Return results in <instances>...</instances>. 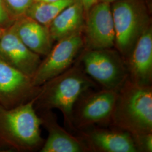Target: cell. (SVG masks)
<instances>
[{
	"label": "cell",
	"instance_id": "obj_1",
	"mask_svg": "<svg viewBox=\"0 0 152 152\" xmlns=\"http://www.w3.org/2000/svg\"><path fill=\"white\" fill-rule=\"evenodd\" d=\"M37 96L12 108L0 105L1 149L18 152L41 149L44 142L41 135V121L34 108Z\"/></svg>",
	"mask_w": 152,
	"mask_h": 152
},
{
	"label": "cell",
	"instance_id": "obj_2",
	"mask_svg": "<svg viewBox=\"0 0 152 152\" xmlns=\"http://www.w3.org/2000/svg\"><path fill=\"white\" fill-rule=\"evenodd\" d=\"M94 85L84 71L78 66H72L40 86L35 104L41 110L58 109L65 123L73 128L75 105L82 95Z\"/></svg>",
	"mask_w": 152,
	"mask_h": 152
},
{
	"label": "cell",
	"instance_id": "obj_3",
	"mask_svg": "<svg viewBox=\"0 0 152 152\" xmlns=\"http://www.w3.org/2000/svg\"><path fill=\"white\" fill-rule=\"evenodd\" d=\"M110 120L114 126L131 135L152 133L151 86L127 79L118 91Z\"/></svg>",
	"mask_w": 152,
	"mask_h": 152
},
{
	"label": "cell",
	"instance_id": "obj_4",
	"mask_svg": "<svg viewBox=\"0 0 152 152\" xmlns=\"http://www.w3.org/2000/svg\"><path fill=\"white\" fill-rule=\"evenodd\" d=\"M109 49H91L82 58L84 72L104 89L118 91L127 79L126 64Z\"/></svg>",
	"mask_w": 152,
	"mask_h": 152
},
{
	"label": "cell",
	"instance_id": "obj_5",
	"mask_svg": "<svg viewBox=\"0 0 152 152\" xmlns=\"http://www.w3.org/2000/svg\"><path fill=\"white\" fill-rule=\"evenodd\" d=\"M115 44L121 54L129 56L137 39L147 27L145 17L134 0H118L112 10Z\"/></svg>",
	"mask_w": 152,
	"mask_h": 152
},
{
	"label": "cell",
	"instance_id": "obj_6",
	"mask_svg": "<svg viewBox=\"0 0 152 152\" xmlns=\"http://www.w3.org/2000/svg\"><path fill=\"white\" fill-rule=\"evenodd\" d=\"M83 44L81 31L58 41L46 58L41 61L32 78L33 85L40 87L46 82L69 69Z\"/></svg>",
	"mask_w": 152,
	"mask_h": 152
},
{
	"label": "cell",
	"instance_id": "obj_7",
	"mask_svg": "<svg viewBox=\"0 0 152 152\" xmlns=\"http://www.w3.org/2000/svg\"><path fill=\"white\" fill-rule=\"evenodd\" d=\"M117 96L118 91L104 88L99 92H85L75 105L73 125L82 128L111 120Z\"/></svg>",
	"mask_w": 152,
	"mask_h": 152
},
{
	"label": "cell",
	"instance_id": "obj_8",
	"mask_svg": "<svg viewBox=\"0 0 152 152\" xmlns=\"http://www.w3.org/2000/svg\"><path fill=\"white\" fill-rule=\"evenodd\" d=\"M39 89L33 85L31 77L0 59V105L14 108L36 97Z\"/></svg>",
	"mask_w": 152,
	"mask_h": 152
},
{
	"label": "cell",
	"instance_id": "obj_9",
	"mask_svg": "<svg viewBox=\"0 0 152 152\" xmlns=\"http://www.w3.org/2000/svg\"><path fill=\"white\" fill-rule=\"evenodd\" d=\"M0 59L31 78L41 61L39 55L23 43L12 25L4 29L1 33Z\"/></svg>",
	"mask_w": 152,
	"mask_h": 152
},
{
	"label": "cell",
	"instance_id": "obj_10",
	"mask_svg": "<svg viewBox=\"0 0 152 152\" xmlns=\"http://www.w3.org/2000/svg\"><path fill=\"white\" fill-rule=\"evenodd\" d=\"M86 37L91 49H110L115 44V29L109 3L101 1L90 9Z\"/></svg>",
	"mask_w": 152,
	"mask_h": 152
},
{
	"label": "cell",
	"instance_id": "obj_11",
	"mask_svg": "<svg viewBox=\"0 0 152 152\" xmlns=\"http://www.w3.org/2000/svg\"><path fill=\"white\" fill-rule=\"evenodd\" d=\"M126 64L131 81L150 86L152 79V30L147 27L137 39Z\"/></svg>",
	"mask_w": 152,
	"mask_h": 152
},
{
	"label": "cell",
	"instance_id": "obj_12",
	"mask_svg": "<svg viewBox=\"0 0 152 152\" xmlns=\"http://www.w3.org/2000/svg\"><path fill=\"white\" fill-rule=\"evenodd\" d=\"M41 125L48 132V137L40 149L41 152H81L88 149L81 140L72 135L58 124L51 110H41Z\"/></svg>",
	"mask_w": 152,
	"mask_h": 152
},
{
	"label": "cell",
	"instance_id": "obj_13",
	"mask_svg": "<svg viewBox=\"0 0 152 152\" xmlns=\"http://www.w3.org/2000/svg\"><path fill=\"white\" fill-rule=\"evenodd\" d=\"M88 149L105 152H138L132 135L125 131L96 129L83 134Z\"/></svg>",
	"mask_w": 152,
	"mask_h": 152
},
{
	"label": "cell",
	"instance_id": "obj_14",
	"mask_svg": "<svg viewBox=\"0 0 152 152\" xmlns=\"http://www.w3.org/2000/svg\"><path fill=\"white\" fill-rule=\"evenodd\" d=\"M12 26L23 43L33 52L39 56L50 53L53 40L49 28L26 16L18 19Z\"/></svg>",
	"mask_w": 152,
	"mask_h": 152
},
{
	"label": "cell",
	"instance_id": "obj_15",
	"mask_svg": "<svg viewBox=\"0 0 152 152\" xmlns=\"http://www.w3.org/2000/svg\"><path fill=\"white\" fill-rule=\"evenodd\" d=\"M83 6L80 0L66 7L51 23L49 32L53 41H59L81 31L83 20Z\"/></svg>",
	"mask_w": 152,
	"mask_h": 152
},
{
	"label": "cell",
	"instance_id": "obj_16",
	"mask_svg": "<svg viewBox=\"0 0 152 152\" xmlns=\"http://www.w3.org/2000/svg\"><path fill=\"white\" fill-rule=\"evenodd\" d=\"M76 1L59 0L51 2L34 1L26 12L25 15L49 28L51 23L60 12Z\"/></svg>",
	"mask_w": 152,
	"mask_h": 152
},
{
	"label": "cell",
	"instance_id": "obj_17",
	"mask_svg": "<svg viewBox=\"0 0 152 152\" xmlns=\"http://www.w3.org/2000/svg\"><path fill=\"white\" fill-rule=\"evenodd\" d=\"M7 10L12 17H22L34 0H3Z\"/></svg>",
	"mask_w": 152,
	"mask_h": 152
},
{
	"label": "cell",
	"instance_id": "obj_18",
	"mask_svg": "<svg viewBox=\"0 0 152 152\" xmlns=\"http://www.w3.org/2000/svg\"><path fill=\"white\" fill-rule=\"evenodd\" d=\"M132 137L138 152H152V133L132 135Z\"/></svg>",
	"mask_w": 152,
	"mask_h": 152
},
{
	"label": "cell",
	"instance_id": "obj_19",
	"mask_svg": "<svg viewBox=\"0 0 152 152\" xmlns=\"http://www.w3.org/2000/svg\"><path fill=\"white\" fill-rule=\"evenodd\" d=\"M11 18L7 10L3 0H0V28L5 29L10 27L11 24Z\"/></svg>",
	"mask_w": 152,
	"mask_h": 152
},
{
	"label": "cell",
	"instance_id": "obj_20",
	"mask_svg": "<svg viewBox=\"0 0 152 152\" xmlns=\"http://www.w3.org/2000/svg\"><path fill=\"white\" fill-rule=\"evenodd\" d=\"M83 6L84 10L89 11L93 6L97 3L98 0H80Z\"/></svg>",
	"mask_w": 152,
	"mask_h": 152
},
{
	"label": "cell",
	"instance_id": "obj_21",
	"mask_svg": "<svg viewBox=\"0 0 152 152\" xmlns=\"http://www.w3.org/2000/svg\"><path fill=\"white\" fill-rule=\"evenodd\" d=\"M59 0H34V1H41V2H55Z\"/></svg>",
	"mask_w": 152,
	"mask_h": 152
},
{
	"label": "cell",
	"instance_id": "obj_22",
	"mask_svg": "<svg viewBox=\"0 0 152 152\" xmlns=\"http://www.w3.org/2000/svg\"><path fill=\"white\" fill-rule=\"evenodd\" d=\"M118 1V0H101V1L102 2H114V1Z\"/></svg>",
	"mask_w": 152,
	"mask_h": 152
},
{
	"label": "cell",
	"instance_id": "obj_23",
	"mask_svg": "<svg viewBox=\"0 0 152 152\" xmlns=\"http://www.w3.org/2000/svg\"><path fill=\"white\" fill-rule=\"evenodd\" d=\"M0 152H6V151H4V150H3V149H1L0 148Z\"/></svg>",
	"mask_w": 152,
	"mask_h": 152
},
{
	"label": "cell",
	"instance_id": "obj_24",
	"mask_svg": "<svg viewBox=\"0 0 152 152\" xmlns=\"http://www.w3.org/2000/svg\"><path fill=\"white\" fill-rule=\"evenodd\" d=\"M4 29H1L0 28V37H1V33H2V30H3Z\"/></svg>",
	"mask_w": 152,
	"mask_h": 152
}]
</instances>
